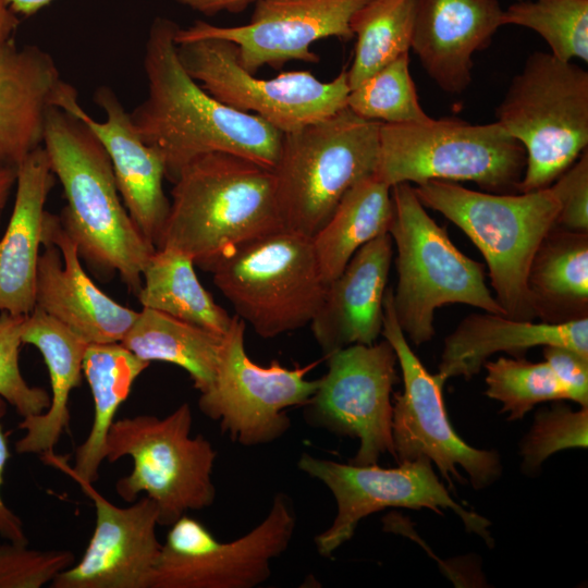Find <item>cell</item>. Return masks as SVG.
<instances>
[{
  "label": "cell",
  "mask_w": 588,
  "mask_h": 588,
  "mask_svg": "<svg viewBox=\"0 0 588 588\" xmlns=\"http://www.w3.org/2000/svg\"><path fill=\"white\" fill-rule=\"evenodd\" d=\"M26 316L0 311V396L22 418L39 415L50 404L47 391L30 385L20 369L19 355Z\"/></svg>",
  "instance_id": "obj_37"
},
{
  "label": "cell",
  "mask_w": 588,
  "mask_h": 588,
  "mask_svg": "<svg viewBox=\"0 0 588 588\" xmlns=\"http://www.w3.org/2000/svg\"><path fill=\"white\" fill-rule=\"evenodd\" d=\"M5 406H7V402L0 396V408L5 407Z\"/></svg>",
  "instance_id": "obj_46"
},
{
  "label": "cell",
  "mask_w": 588,
  "mask_h": 588,
  "mask_svg": "<svg viewBox=\"0 0 588 588\" xmlns=\"http://www.w3.org/2000/svg\"><path fill=\"white\" fill-rule=\"evenodd\" d=\"M501 25L536 32L561 61L588 62V0H517L503 10Z\"/></svg>",
  "instance_id": "obj_33"
},
{
  "label": "cell",
  "mask_w": 588,
  "mask_h": 588,
  "mask_svg": "<svg viewBox=\"0 0 588 588\" xmlns=\"http://www.w3.org/2000/svg\"><path fill=\"white\" fill-rule=\"evenodd\" d=\"M370 0H257L249 22L219 26L196 21L179 27L175 42L220 38L233 42L242 66L255 74L262 66L281 68L290 61L317 63L314 42L354 38L351 21Z\"/></svg>",
  "instance_id": "obj_17"
},
{
  "label": "cell",
  "mask_w": 588,
  "mask_h": 588,
  "mask_svg": "<svg viewBox=\"0 0 588 588\" xmlns=\"http://www.w3.org/2000/svg\"><path fill=\"white\" fill-rule=\"evenodd\" d=\"M485 394L502 404L509 420L523 418L537 404L567 400L566 392L546 362L499 357L486 362Z\"/></svg>",
  "instance_id": "obj_35"
},
{
  "label": "cell",
  "mask_w": 588,
  "mask_h": 588,
  "mask_svg": "<svg viewBox=\"0 0 588 588\" xmlns=\"http://www.w3.org/2000/svg\"><path fill=\"white\" fill-rule=\"evenodd\" d=\"M296 527L291 499L277 493L265 518L245 535L220 541L198 519L181 516L167 534L149 588H254L289 548Z\"/></svg>",
  "instance_id": "obj_13"
},
{
  "label": "cell",
  "mask_w": 588,
  "mask_h": 588,
  "mask_svg": "<svg viewBox=\"0 0 588 588\" xmlns=\"http://www.w3.org/2000/svg\"><path fill=\"white\" fill-rule=\"evenodd\" d=\"M179 27L167 17L152 21L144 53L147 96L130 112L142 139L162 155L166 179L173 183L184 167L212 152L272 170L283 133L217 100L189 76L177 56Z\"/></svg>",
  "instance_id": "obj_1"
},
{
  "label": "cell",
  "mask_w": 588,
  "mask_h": 588,
  "mask_svg": "<svg viewBox=\"0 0 588 588\" xmlns=\"http://www.w3.org/2000/svg\"><path fill=\"white\" fill-rule=\"evenodd\" d=\"M208 272L235 315L264 339L309 324L328 286L311 237L286 228L236 246Z\"/></svg>",
  "instance_id": "obj_10"
},
{
  "label": "cell",
  "mask_w": 588,
  "mask_h": 588,
  "mask_svg": "<svg viewBox=\"0 0 588 588\" xmlns=\"http://www.w3.org/2000/svg\"><path fill=\"white\" fill-rule=\"evenodd\" d=\"M177 56L192 78L222 103L255 114L282 133L297 131L346 107V70L329 82L309 71L282 72L266 79L245 70L236 46L204 38L176 44Z\"/></svg>",
  "instance_id": "obj_12"
},
{
  "label": "cell",
  "mask_w": 588,
  "mask_h": 588,
  "mask_svg": "<svg viewBox=\"0 0 588 588\" xmlns=\"http://www.w3.org/2000/svg\"><path fill=\"white\" fill-rule=\"evenodd\" d=\"M297 467L323 483L335 500L332 524L315 538L316 549L323 558H330L351 540L362 519L388 507L429 509L438 514L449 509L460 517L468 532L479 536L489 547L493 546L490 522L453 500L427 457L384 468L377 464L339 463L304 452Z\"/></svg>",
  "instance_id": "obj_15"
},
{
  "label": "cell",
  "mask_w": 588,
  "mask_h": 588,
  "mask_svg": "<svg viewBox=\"0 0 588 588\" xmlns=\"http://www.w3.org/2000/svg\"><path fill=\"white\" fill-rule=\"evenodd\" d=\"M53 0H8L10 8L17 15L30 16L50 4Z\"/></svg>",
  "instance_id": "obj_44"
},
{
  "label": "cell",
  "mask_w": 588,
  "mask_h": 588,
  "mask_svg": "<svg viewBox=\"0 0 588 588\" xmlns=\"http://www.w3.org/2000/svg\"><path fill=\"white\" fill-rule=\"evenodd\" d=\"M524 147L497 122L473 124L455 118L385 124L379 131L375 175L392 187L427 181L474 182L486 192L519 193Z\"/></svg>",
  "instance_id": "obj_8"
},
{
  "label": "cell",
  "mask_w": 588,
  "mask_h": 588,
  "mask_svg": "<svg viewBox=\"0 0 588 588\" xmlns=\"http://www.w3.org/2000/svg\"><path fill=\"white\" fill-rule=\"evenodd\" d=\"M502 12L499 0H417L411 49L443 91L470 85L473 57L502 26Z\"/></svg>",
  "instance_id": "obj_21"
},
{
  "label": "cell",
  "mask_w": 588,
  "mask_h": 588,
  "mask_svg": "<svg viewBox=\"0 0 588 588\" xmlns=\"http://www.w3.org/2000/svg\"><path fill=\"white\" fill-rule=\"evenodd\" d=\"M68 550H35L27 544L0 543V588H40L74 564Z\"/></svg>",
  "instance_id": "obj_38"
},
{
  "label": "cell",
  "mask_w": 588,
  "mask_h": 588,
  "mask_svg": "<svg viewBox=\"0 0 588 588\" xmlns=\"http://www.w3.org/2000/svg\"><path fill=\"white\" fill-rule=\"evenodd\" d=\"M588 446V406L573 411L561 401L535 415L530 430L520 444L522 469L529 475L537 473L543 462L566 449Z\"/></svg>",
  "instance_id": "obj_36"
},
{
  "label": "cell",
  "mask_w": 588,
  "mask_h": 588,
  "mask_svg": "<svg viewBox=\"0 0 588 588\" xmlns=\"http://www.w3.org/2000/svg\"><path fill=\"white\" fill-rule=\"evenodd\" d=\"M542 347L544 362L565 390L567 400L588 406V356L562 345Z\"/></svg>",
  "instance_id": "obj_40"
},
{
  "label": "cell",
  "mask_w": 588,
  "mask_h": 588,
  "mask_svg": "<svg viewBox=\"0 0 588 588\" xmlns=\"http://www.w3.org/2000/svg\"><path fill=\"white\" fill-rule=\"evenodd\" d=\"M7 406L0 408V490L3 483V476L10 451L7 436L2 427V418L5 415ZM0 536L8 541L28 544L24 525L21 518L8 507L0 492Z\"/></svg>",
  "instance_id": "obj_41"
},
{
  "label": "cell",
  "mask_w": 588,
  "mask_h": 588,
  "mask_svg": "<svg viewBox=\"0 0 588 588\" xmlns=\"http://www.w3.org/2000/svg\"><path fill=\"white\" fill-rule=\"evenodd\" d=\"M380 125L345 107L321 121L283 133L272 171L286 229L313 237L344 194L375 174Z\"/></svg>",
  "instance_id": "obj_6"
},
{
  "label": "cell",
  "mask_w": 588,
  "mask_h": 588,
  "mask_svg": "<svg viewBox=\"0 0 588 588\" xmlns=\"http://www.w3.org/2000/svg\"><path fill=\"white\" fill-rule=\"evenodd\" d=\"M149 364L120 342L88 344L83 359V375L94 401V419L89 433L76 448L74 467L54 452L40 458L51 466L61 465L91 483L96 481L105 461L106 440L115 415L128 397L135 380Z\"/></svg>",
  "instance_id": "obj_27"
},
{
  "label": "cell",
  "mask_w": 588,
  "mask_h": 588,
  "mask_svg": "<svg viewBox=\"0 0 588 588\" xmlns=\"http://www.w3.org/2000/svg\"><path fill=\"white\" fill-rule=\"evenodd\" d=\"M417 0H370L352 17L356 39L346 71L350 89L412 47Z\"/></svg>",
  "instance_id": "obj_32"
},
{
  "label": "cell",
  "mask_w": 588,
  "mask_h": 588,
  "mask_svg": "<svg viewBox=\"0 0 588 588\" xmlns=\"http://www.w3.org/2000/svg\"><path fill=\"white\" fill-rule=\"evenodd\" d=\"M75 480L94 502L96 525L88 546L76 563L62 571L52 588H149L162 543L156 528L159 512L143 497L119 507L99 493L91 482L63 466H53Z\"/></svg>",
  "instance_id": "obj_18"
},
{
  "label": "cell",
  "mask_w": 588,
  "mask_h": 588,
  "mask_svg": "<svg viewBox=\"0 0 588 588\" xmlns=\"http://www.w3.org/2000/svg\"><path fill=\"white\" fill-rule=\"evenodd\" d=\"M327 372L304 408L306 422L340 437L358 439L351 463L377 464L381 455L395 458L392 439V389L397 358L384 339L354 344L324 355Z\"/></svg>",
  "instance_id": "obj_16"
},
{
  "label": "cell",
  "mask_w": 588,
  "mask_h": 588,
  "mask_svg": "<svg viewBox=\"0 0 588 588\" xmlns=\"http://www.w3.org/2000/svg\"><path fill=\"white\" fill-rule=\"evenodd\" d=\"M192 426V408L185 402L164 417L118 419L107 436L105 460L114 463L130 456L133 463L131 473L115 482L117 493L128 503L145 493L157 505L162 526L216 500L217 451L203 434L193 437Z\"/></svg>",
  "instance_id": "obj_9"
},
{
  "label": "cell",
  "mask_w": 588,
  "mask_h": 588,
  "mask_svg": "<svg viewBox=\"0 0 588 588\" xmlns=\"http://www.w3.org/2000/svg\"><path fill=\"white\" fill-rule=\"evenodd\" d=\"M94 101L105 112L102 121L84 110L74 87L61 97L58 108L79 119L98 138L111 162L127 212L156 248L170 210V200L163 191L164 159L158 149L142 139L130 112L109 86L98 87Z\"/></svg>",
  "instance_id": "obj_19"
},
{
  "label": "cell",
  "mask_w": 588,
  "mask_h": 588,
  "mask_svg": "<svg viewBox=\"0 0 588 588\" xmlns=\"http://www.w3.org/2000/svg\"><path fill=\"white\" fill-rule=\"evenodd\" d=\"M245 326L233 316L213 381L199 394L198 407L232 441L258 446L273 443L289 431L287 411L303 407L315 393L319 379L306 376L319 362L294 368L278 360L261 366L246 353Z\"/></svg>",
  "instance_id": "obj_14"
},
{
  "label": "cell",
  "mask_w": 588,
  "mask_h": 588,
  "mask_svg": "<svg viewBox=\"0 0 588 588\" xmlns=\"http://www.w3.org/2000/svg\"><path fill=\"white\" fill-rule=\"evenodd\" d=\"M346 107L363 119L385 124L424 123L432 119L419 102L408 53L350 89Z\"/></svg>",
  "instance_id": "obj_34"
},
{
  "label": "cell",
  "mask_w": 588,
  "mask_h": 588,
  "mask_svg": "<svg viewBox=\"0 0 588 588\" xmlns=\"http://www.w3.org/2000/svg\"><path fill=\"white\" fill-rule=\"evenodd\" d=\"M560 204L556 225L588 232V151L566 169L551 185Z\"/></svg>",
  "instance_id": "obj_39"
},
{
  "label": "cell",
  "mask_w": 588,
  "mask_h": 588,
  "mask_svg": "<svg viewBox=\"0 0 588 588\" xmlns=\"http://www.w3.org/2000/svg\"><path fill=\"white\" fill-rule=\"evenodd\" d=\"M393 290L384 297L381 334L392 345L401 367L403 392L392 402V439L399 463L427 457L448 482L464 483L462 467L474 489L489 487L502 474L500 455L465 442L450 422L443 399L445 380L430 373L408 344L394 313Z\"/></svg>",
  "instance_id": "obj_11"
},
{
  "label": "cell",
  "mask_w": 588,
  "mask_h": 588,
  "mask_svg": "<svg viewBox=\"0 0 588 588\" xmlns=\"http://www.w3.org/2000/svg\"><path fill=\"white\" fill-rule=\"evenodd\" d=\"M54 183L44 147L16 169L14 205L0 238V311L29 315L35 308L45 205Z\"/></svg>",
  "instance_id": "obj_24"
},
{
  "label": "cell",
  "mask_w": 588,
  "mask_h": 588,
  "mask_svg": "<svg viewBox=\"0 0 588 588\" xmlns=\"http://www.w3.org/2000/svg\"><path fill=\"white\" fill-rule=\"evenodd\" d=\"M42 147L63 188L61 224L79 257L102 273H119L137 295L156 248L127 212L105 148L85 123L59 108L48 113Z\"/></svg>",
  "instance_id": "obj_2"
},
{
  "label": "cell",
  "mask_w": 588,
  "mask_h": 588,
  "mask_svg": "<svg viewBox=\"0 0 588 588\" xmlns=\"http://www.w3.org/2000/svg\"><path fill=\"white\" fill-rule=\"evenodd\" d=\"M19 24V16L10 8L8 0H0V45L13 40Z\"/></svg>",
  "instance_id": "obj_43"
},
{
  "label": "cell",
  "mask_w": 588,
  "mask_h": 588,
  "mask_svg": "<svg viewBox=\"0 0 588 588\" xmlns=\"http://www.w3.org/2000/svg\"><path fill=\"white\" fill-rule=\"evenodd\" d=\"M527 285L541 321L588 317V232L555 224L532 259Z\"/></svg>",
  "instance_id": "obj_28"
},
{
  "label": "cell",
  "mask_w": 588,
  "mask_h": 588,
  "mask_svg": "<svg viewBox=\"0 0 588 588\" xmlns=\"http://www.w3.org/2000/svg\"><path fill=\"white\" fill-rule=\"evenodd\" d=\"M393 242L382 234L350 259L328 283L310 328L324 355L354 344H373L381 334Z\"/></svg>",
  "instance_id": "obj_22"
},
{
  "label": "cell",
  "mask_w": 588,
  "mask_h": 588,
  "mask_svg": "<svg viewBox=\"0 0 588 588\" xmlns=\"http://www.w3.org/2000/svg\"><path fill=\"white\" fill-rule=\"evenodd\" d=\"M156 248L188 255L208 271L236 246L284 229L274 174L246 158L212 152L184 167Z\"/></svg>",
  "instance_id": "obj_3"
},
{
  "label": "cell",
  "mask_w": 588,
  "mask_h": 588,
  "mask_svg": "<svg viewBox=\"0 0 588 588\" xmlns=\"http://www.w3.org/2000/svg\"><path fill=\"white\" fill-rule=\"evenodd\" d=\"M144 308H150L219 334H225L232 318L203 286L193 259L185 253L156 248L142 273L137 293Z\"/></svg>",
  "instance_id": "obj_31"
},
{
  "label": "cell",
  "mask_w": 588,
  "mask_h": 588,
  "mask_svg": "<svg viewBox=\"0 0 588 588\" xmlns=\"http://www.w3.org/2000/svg\"><path fill=\"white\" fill-rule=\"evenodd\" d=\"M16 183V169L0 167V210L5 206Z\"/></svg>",
  "instance_id": "obj_45"
},
{
  "label": "cell",
  "mask_w": 588,
  "mask_h": 588,
  "mask_svg": "<svg viewBox=\"0 0 588 588\" xmlns=\"http://www.w3.org/2000/svg\"><path fill=\"white\" fill-rule=\"evenodd\" d=\"M22 342L40 352L48 369L51 394L44 413L25 417L19 424L25 433L16 441L15 451L42 456L54 452V446L69 428L70 394L82 382L83 359L88 344L37 307L26 316Z\"/></svg>",
  "instance_id": "obj_26"
},
{
  "label": "cell",
  "mask_w": 588,
  "mask_h": 588,
  "mask_svg": "<svg viewBox=\"0 0 588 588\" xmlns=\"http://www.w3.org/2000/svg\"><path fill=\"white\" fill-rule=\"evenodd\" d=\"M223 335L143 307L120 343L145 362L181 367L201 393L213 381Z\"/></svg>",
  "instance_id": "obj_30"
},
{
  "label": "cell",
  "mask_w": 588,
  "mask_h": 588,
  "mask_svg": "<svg viewBox=\"0 0 588 588\" xmlns=\"http://www.w3.org/2000/svg\"><path fill=\"white\" fill-rule=\"evenodd\" d=\"M525 149L519 192L549 187L588 146V72L550 52L531 53L495 109Z\"/></svg>",
  "instance_id": "obj_7"
},
{
  "label": "cell",
  "mask_w": 588,
  "mask_h": 588,
  "mask_svg": "<svg viewBox=\"0 0 588 588\" xmlns=\"http://www.w3.org/2000/svg\"><path fill=\"white\" fill-rule=\"evenodd\" d=\"M70 86L40 47L0 45V167L17 169L42 147L48 113Z\"/></svg>",
  "instance_id": "obj_23"
},
{
  "label": "cell",
  "mask_w": 588,
  "mask_h": 588,
  "mask_svg": "<svg viewBox=\"0 0 588 588\" xmlns=\"http://www.w3.org/2000/svg\"><path fill=\"white\" fill-rule=\"evenodd\" d=\"M414 189L426 208L453 222L479 249L505 316L536 319L527 278L540 244L556 224L560 204L552 188L499 194L431 180Z\"/></svg>",
  "instance_id": "obj_4"
},
{
  "label": "cell",
  "mask_w": 588,
  "mask_h": 588,
  "mask_svg": "<svg viewBox=\"0 0 588 588\" xmlns=\"http://www.w3.org/2000/svg\"><path fill=\"white\" fill-rule=\"evenodd\" d=\"M562 345L588 356V317L565 322L512 319L492 313L470 314L444 340L438 375L466 380L488 357L505 352L522 357L536 346Z\"/></svg>",
  "instance_id": "obj_25"
},
{
  "label": "cell",
  "mask_w": 588,
  "mask_h": 588,
  "mask_svg": "<svg viewBox=\"0 0 588 588\" xmlns=\"http://www.w3.org/2000/svg\"><path fill=\"white\" fill-rule=\"evenodd\" d=\"M177 3L187 7L201 14L211 16L220 12L236 13L243 11L252 2L257 0H175Z\"/></svg>",
  "instance_id": "obj_42"
},
{
  "label": "cell",
  "mask_w": 588,
  "mask_h": 588,
  "mask_svg": "<svg viewBox=\"0 0 588 588\" xmlns=\"http://www.w3.org/2000/svg\"><path fill=\"white\" fill-rule=\"evenodd\" d=\"M41 243L44 250L37 266L35 307L87 344L121 342L138 311L119 304L91 281L60 217L47 210Z\"/></svg>",
  "instance_id": "obj_20"
},
{
  "label": "cell",
  "mask_w": 588,
  "mask_h": 588,
  "mask_svg": "<svg viewBox=\"0 0 588 588\" xmlns=\"http://www.w3.org/2000/svg\"><path fill=\"white\" fill-rule=\"evenodd\" d=\"M394 215L389 230L396 249L397 282L393 290L396 320L415 345L434 335L438 308L465 304L504 315L488 289L483 266L464 255L418 199L414 186L391 187Z\"/></svg>",
  "instance_id": "obj_5"
},
{
  "label": "cell",
  "mask_w": 588,
  "mask_h": 588,
  "mask_svg": "<svg viewBox=\"0 0 588 588\" xmlns=\"http://www.w3.org/2000/svg\"><path fill=\"white\" fill-rule=\"evenodd\" d=\"M394 215L391 187L375 174L355 183L328 221L311 237L326 283L336 278L355 253L389 233Z\"/></svg>",
  "instance_id": "obj_29"
}]
</instances>
